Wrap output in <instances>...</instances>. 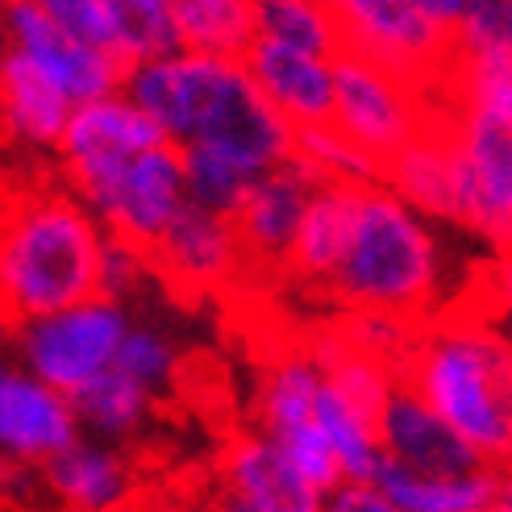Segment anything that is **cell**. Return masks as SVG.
Masks as SVG:
<instances>
[{"label":"cell","mask_w":512,"mask_h":512,"mask_svg":"<svg viewBox=\"0 0 512 512\" xmlns=\"http://www.w3.org/2000/svg\"><path fill=\"white\" fill-rule=\"evenodd\" d=\"M109 229L92 204L46 163L9 179L0 217V309L17 325L100 292Z\"/></svg>","instance_id":"obj_2"},{"label":"cell","mask_w":512,"mask_h":512,"mask_svg":"<svg viewBox=\"0 0 512 512\" xmlns=\"http://www.w3.org/2000/svg\"><path fill=\"white\" fill-rule=\"evenodd\" d=\"M130 325V304L96 292L80 304H67V309L9 325V346L25 371L75 396L96 375L117 367V350L130 334Z\"/></svg>","instance_id":"obj_5"},{"label":"cell","mask_w":512,"mask_h":512,"mask_svg":"<svg viewBox=\"0 0 512 512\" xmlns=\"http://www.w3.org/2000/svg\"><path fill=\"white\" fill-rule=\"evenodd\" d=\"M400 379L463 433L488 467L512 463V329L479 304H450L417 329Z\"/></svg>","instance_id":"obj_3"},{"label":"cell","mask_w":512,"mask_h":512,"mask_svg":"<svg viewBox=\"0 0 512 512\" xmlns=\"http://www.w3.org/2000/svg\"><path fill=\"white\" fill-rule=\"evenodd\" d=\"M42 479V512H109L142 496V467L130 446L105 438H75L63 454H55Z\"/></svg>","instance_id":"obj_16"},{"label":"cell","mask_w":512,"mask_h":512,"mask_svg":"<svg viewBox=\"0 0 512 512\" xmlns=\"http://www.w3.org/2000/svg\"><path fill=\"white\" fill-rule=\"evenodd\" d=\"M121 92L138 100L175 146L217 150L254 179L296 159V125L271 109L242 55L179 46L130 63Z\"/></svg>","instance_id":"obj_1"},{"label":"cell","mask_w":512,"mask_h":512,"mask_svg":"<svg viewBox=\"0 0 512 512\" xmlns=\"http://www.w3.org/2000/svg\"><path fill=\"white\" fill-rule=\"evenodd\" d=\"M75 109L80 105L34 59L5 46V59H0V125H5V142L25 163L55 159Z\"/></svg>","instance_id":"obj_17"},{"label":"cell","mask_w":512,"mask_h":512,"mask_svg":"<svg viewBox=\"0 0 512 512\" xmlns=\"http://www.w3.org/2000/svg\"><path fill=\"white\" fill-rule=\"evenodd\" d=\"M254 38L284 42L325 59H338L346 50L329 0H254Z\"/></svg>","instance_id":"obj_26"},{"label":"cell","mask_w":512,"mask_h":512,"mask_svg":"<svg viewBox=\"0 0 512 512\" xmlns=\"http://www.w3.org/2000/svg\"><path fill=\"white\" fill-rule=\"evenodd\" d=\"M442 113V100L429 88L404 80L367 55L342 50L334 59V125L383 171L396 150H404Z\"/></svg>","instance_id":"obj_6"},{"label":"cell","mask_w":512,"mask_h":512,"mask_svg":"<svg viewBox=\"0 0 512 512\" xmlns=\"http://www.w3.org/2000/svg\"><path fill=\"white\" fill-rule=\"evenodd\" d=\"M317 184H321V175L300 155L250 184L242 209L234 217L250 275H267V279L279 275L284 279L296 234L304 225V213H309V200H313Z\"/></svg>","instance_id":"obj_14"},{"label":"cell","mask_w":512,"mask_h":512,"mask_svg":"<svg viewBox=\"0 0 512 512\" xmlns=\"http://www.w3.org/2000/svg\"><path fill=\"white\" fill-rule=\"evenodd\" d=\"M479 512H504V508H500V504H496V500H492V504H488V508H479Z\"/></svg>","instance_id":"obj_42"},{"label":"cell","mask_w":512,"mask_h":512,"mask_svg":"<svg viewBox=\"0 0 512 512\" xmlns=\"http://www.w3.org/2000/svg\"><path fill=\"white\" fill-rule=\"evenodd\" d=\"M5 46L34 59L75 105L121 92L125 71H130V63L113 55V50H100L63 34L38 0H5Z\"/></svg>","instance_id":"obj_13"},{"label":"cell","mask_w":512,"mask_h":512,"mask_svg":"<svg viewBox=\"0 0 512 512\" xmlns=\"http://www.w3.org/2000/svg\"><path fill=\"white\" fill-rule=\"evenodd\" d=\"M204 512H267V508L254 504V500H246V496H238V492L217 488V496L209 500V508H204Z\"/></svg>","instance_id":"obj_39"},{"label":"cell","mask_w":512,"mask_h":512,"mask_svg":"<svg viewBox=\"0 0 512 512\" xmlns=\"http://www.w3.org/2000/svg\"><path fill=\"white\" fill-rule=\"evenodd\" d=\"M379 442L383 458L413 471H475L488 467L483 458L471 450V442L458 433L438 408H433L413 383H396L392 396L379 408Z\"/></svg>","instance_id":"obj_18"},{"label":"cell","mask_w":512,"mask_h":512,"mask_svg":"<svg viewBox=\"0 0 512 512\" xmlns=\"http://www.w3.org/2000/svg\"><path fill=\"white\" fill-rule=\"evenodd\" d=\"M109 512H175L171 504H163V500H155V496H134L130 504H121V508H109Z\"/></svg>","instance_id":"obj_41"},{"label":"cell","mask_w":512,"mask_h":512,"mask_svg":"<svg viewBox=\"0 0 512 512\" xmlns=\"http://www.w3.org/2000/svg\"><path fill=\"white\" fill-rule=\"evenodd\" d=\"M413 5H417L433 25H442V30L454 38V25L463 21V13H467L471 0H413Z\"/></svg>","instance_id":"obj_38"},{"label":"cell","mask_w":512,"mask_h":512,"mask_svg":"<svg viewBox=\"0 0 512 512\" xmlns=\"http://www.w3.org/2000/svg\"><path fill=\"white\" fill-rule=\"evenodd\" d=\"M425 213L396 196L383 179L358 188L354 229L342 267L329 284V304L346 313H392L425 325L442 313L446 259Z\"/></svg>","instance_id":"obj_4"},{"label":"cell","mask_w":512,"mask_h":512,"mask_svg":"<svg viewBox=\"0 0 512 512\" xmlns=\"http://www.w3.org/2000/svg\"><path fill=\"white\" fill-rule=\"evenodd\" d=\"M242 59L271 109L284 113L296 130L334 121V59L267 38H254Z\"/></svg>","instance_id":"obj_19"},{"label":"cell","mask_w":512,"mask_h":512,"mask_svg":"<svg viewBox=\"0 0 512 512\" xmlns=\"http://www.w3.org/2000/svg\"><path fill=\"white\" fill-rule=\"evenodd\" d=\"M184 171H188V200L221 217H238L242 200L254 184L250 171H242L234 159L204 146H184Z\"/></svg>","instance_id":"obj_29"},{"label":"cell","mask_w":512,"mask_h":512,"mask_svg":"<svg viewBox=\"0 0 512 512\" xmlns=\"http://www.w3.org/2000/svg\"><path fill=\"white\" fill-rule=\"evenodd\" d=\"M150 259H155V275L171 292L192 296V300L225 296L250 275L234 217L209 213L192 200L179 213V221L155 242Z\"/></svg>","instance_id":"obj_11"},{"label":"cell","mask_w":512,"mask_h":512,"mask_svg":"<svg viewBox=\"0 0 512 512\" xmlns=\"http://www.w3.org/2000/svg\"><path fill=\"white\" fill-rule=\"evenodd\" d=\"M71 400H75L84 433L105 438V442H121V446H134V438H142L150 417H155V404H159V396L150 392L146 383H138L134 375H125L117 367L96 375L88 388H80Z\"/></svg>","instance_id":"obj_24"},{"label":"cell","mask_w":512,"mask_h":512,"mask_svg":"<svg viewBox=\"0 0 512 512\" xmlns=\"http://www.w3.org/2000/svg\"><path fill=\"white\" fill-rule=\"evenodd\" d=\"M329 5L338 13L346 50L392 67L438 96L454 59V38L442 25H433L413 0H329Z\"/></svg>","instance_id":"obj_8"},{"label":"cell","mask_w":512,"mask_h":512,"mask_svg":"<svg viewBox=\"0 0 512 512\" xmlns=\"http://www.w3.org/2000/svg\"><path fill=\"white\" fill-rule=\"evenodd\" d=\"M179 38L192 50L246 55L254 42V0H167Z\"/></svg>","instance_id":"obj_27"},{"label":"cell","mask_w":512,"mask_h":512,"mask_svg":"<svg viewBox=\"0 0 512 512\" xmlns=\"http://www.w3.org/2000/svg\"><path fill=\"white\" fill-rule=\"evenodd\" d=\"M475 300L483 313H492L496 321L512 325V250H496V259L479 271L475 279Z\"/></svg>","instance_id":"obj_36"},{"label":"cell","mask_w":512,"mask_h":512,"mask_svg":"<svg viewBox=\"0 0 512 512\" xmlns=\"http://www.w3.org/2000/svg\"><path fill=\"white\" fill-rule=\"evenodd\" d=\"M296 155L321 179H379V167L338 130L334 121L313 125V130H296Z\"/></svg>","instance_id":"obj_31"},{"label":"cell","mask_w":512,"mask_h":512,"mask_svg":"<svg viewBox=\"0 0 512 512\" xmlns=\"http://www.w3.org/2000/svg\"><path fill=\"white\" fill-rule=\"evenodd\" d=\"M363 184L367 179H321L317 184L309 213H304V225L296 234L288 271H284V279L296 284L300 292L329 300V284H334V275L342 267V254L354 229L358 188Z\"/></svg>","instance_id":"obj_22"},{"label":"cell","mask_w":512,"mask_h":512,"mask_svg":"<svg viewBox=\"0 0 512 512\" xmlns=\"http://www.w3.org/2000/svg\"><path fill=\"white\" fill-rule=\"evenodd\" d=\"M458 55H483V50H512V0H471L463 21L454 25Z\"/></svg>","instance_id":"obj_34"},{"label":"cell","mask_w":512,"mask_h":512,"mask_svg":"<svg viewBox=\"0 0 512 512\" xmlns=\"http://www.w3.org/2000/svg\"><path fill=\"white\" fill-rule=\"evenodd\" d=\"M150 275H155V259H150L146 246L117 238V234L105 238V250H100V296L130 304V296L146 288Z\"/></svg>","instance_id":"obj_33"},{"label":"cell","mask_w":512,"mask_h":512,"mask_svg":"<svg viewBox=\"0 0 512 512\" xmlns=\"http://www.w3.org/2000/svg\"><path fill=\"white\" fill-rule=\"evenodd\" d=\"M375 479L392 496L396 512H479L496 500V467L442 475V471H413L400 463H383Z\"/></svg>","instance_id":"obj_23"},{"label":"cell","mask_w":512,"mask_h":512,"mask_svg":"<svg viewBox=\"0 0 512 512\" xmlns=\"http://www.w3.org/2000/svg\"><path fill=\"white\" fill-rule=\"evenodd\" d=\"M46 17L59 25L63 34L80 38L88 46L113 50L117 55V34H113V17H109V0H38Z\"/></svg>","instance_id":"obj_35"},{"label":"cell","mask_w":512,"mask_h":512,"mask_svg":"<svg viewBox=\"0 0 512 512\" xmlns=\"http://www.w3.org/2000/svg\"><path fill=\"white\" fill-rule=\"evenodd\" d=\"M496 504L504 512H512V463L496 467Z\"/></svg>","instance_id":"obj_40"},{"label":"cell","mask_w":512,"mask_h":512,"mask_svg":"<svg viewBox=\"0 0 512 512\" xmlns=\"http://www.w3.org/2000/svg\"><path fill=\"white\" fill-rule=\"evenodd\" d=\"M321 383H325V363H321L313 342L279 350L259 375L250 425L263 429L267 438L292 458V467L325 496L346 475H342L338 454H334V446H329L325 429L317 421Z\"/></svg>","instance_id":"obj_7"},{"label":"cell","mask_w":512,"mask_h":512,"mask_svg":"<svg viewBox=\"0 0 512 512\" xmlns=\"http://www.w3.org/2000/svg\"><path fill=\"white\" fill-rule=\"evenodd\" d=\"M379 179L429 221H463V175H458V146L446 113H438L429 130H421L404 150H396L383 163Z\"/></svg>","instance_id":"obj_20"},{"label":"cell","mask_w":512,"mask_h":512,"mask_svg":"<svg viewBox=\"0 0 512 512\" xmlns=\"http://www.w3.org/2000/svg\"><path fill=\"white\" fill-rule=\"evenodd\" d=\"M75 438H84L75 400L21 363L0 371V454L5 467H46Z\"/></svg>","instance_id":"obj_15"},{"label":"cell","mask_w":512,"mask_h":512,"mask_svg":"<svg viewBox=\"0 0 512 512\" xmlns=\"http://www.w3.org/2000/svg\"><path fill=\"white\" fill-rule=\"evenodd\" d=\"M117 371L134 375L155 396H163V392H171V383L179 375V346L163 325L134 321L130 334H125V342H121V350H117Z\"/></svg>","instance_id":"obj_30"},{"label":"cell","mask_w":512,"mask_h":512,"mask_svg":"<svg viewBox=\"0 0 512 512\" xmlns=\"http://www.w3.org/2000/svg\"><path fill=\"white\" fill-rule=\"evenodd\" d=\"M217 488L263 504L267 512H317V504H321V492L292 467V458L254 425L234 433V438L221 446Z\"/></svg>","instance_id":"obj_21"},{"label":"cell","mask_w":512,"mask_h":512,"mask_svg":"<svg viewBox=\"0 0 512 512\" xmlns=\"http://www.w3.org/2000/svg\"><path fill=\"white\" fill-rule=\"evenodd\" d=\"M159 142H171L159 130V121L138 100H130L125 92H113V96L88 100V105L71 113V125L50 167L84 200H92L117 171H125L138 155H146Z\"/></svg>","instance_id":"obj_9"},{"label":"cell","mask_w":512,"mask_h":512,"mask_svg":"<svg viewBox=\"0 0 512 512\" xmlns=\"http://www.w3.org/2000/svg\"><path fill=\"white\" fill-rule=\"evenodd\" d=\"M109 17L117 34V55L125 63H146L184 46L167 0H109Z\"/></svg>","instance_id":"obj_28"},{"label":"cell","mask_w":512,"mask_h":512,"mask_svg":"<svg viewBox=\"0 0 512 512\" xmlns=\"http://www.w3.org/2000/svg\"><path fill=\"white\" fill-rule=\"evenodd\" d=\"M458 146L463 175V229L492 250H512V125L442 109Z\"/></svg>","instance_id":"obj_12"},{"label":"cell","mask_w":512,"mask_h":512,"mask_svg":"<svg viewBox=\"0 0 512 512\" xmlns=\"http://www.w3.org/2000/svg\"><path fill=\"white\" fill-rule=\"evenodd\" d=\"M96 217L105 221L109 234L130 238L146 250L179 221L188 209V171H184V146L159 142L146 155H138L125 171H117L92 200Z\"/></svg>","instance_id":"obj_10"},{"label":"cell","mask_w":512,"mask_h":512,"mask_svg":"<svg viewBox=\"0 0 512 512\" xmlns=\"http://www.w3.org/2000/svg\"><path fill=\"white\" fill-rule=\"evenodd\" d=\"M417 329H421L417 321L392 317V313H346V321H342V334L354 346H363L367 354L383 358V363H392L396 371L404 367L408 350H413Z\"/></svg>","instance_id":"obj_32"},{"label":"cell","mask_w":512,"mask_h":512,"mask_svg":"<svg viewBox=\"0 0 512 512\" xmlns=\"http://www.w3.org/2000/svg\"><path fill=\"white\" fill-rule=\"evenodd\" d=\"M317 512H396V504L379 479H342L321 496Z\"/></svg>","instance_id":"obj_37"},{"label":"cell","mask_w":512,"mask_h":512,"mask_svg":"<svg viewBox=\"0 0 512 512\" xmlns=\"http://www.w3.org/2000/svg\"><path fill=\"white\" fill-rule=\"evenodd\" d=\"M442 109L512 125V50H483V55H458L438 88Z\"/></svg>","instance_id":"obj_25"}]
</instances>
